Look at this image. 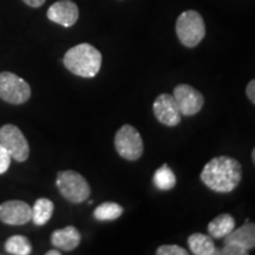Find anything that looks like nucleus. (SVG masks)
Listing matches in <instances>:
<instances>
[{
  "label": "nucleus",
  "mask_w": 255,
  "mask_h": 255,
  "mask_svg": "<svg viewBox=\"0 0 255 255\" xmlns=\"http://www.w3.org/2000/svg\"><path fill=\"white\" fill-rule=\"evenodd\" d=\"M188 245H189L191 253L195 255H214L218 252L212 238L201 233L191 234L188 238Z\"/></svg>",
  "instance_id": "obj_14"
},
{
  "label": "nucleus",
  "mask_w": 255,
  "mask_h": 255,
  "mask_svg": "<svg viewBox=\"0 0 255 255\" xmlns=\"http://www.w3.org/2000/svg\"><path fill=\"white\" fill-rule=\"evenodd\" d=\"M252 159H253V162L255 164V148L253 149V152H252Z\"/></svg>",
  "instance_id": "obj_26"
},
{
  "label": "nucleus",
  "mask_w": 255,
  "mask_h": 255,
  "mask_svg": "<svg viewBox=\"0 0 255 255\" xmlns=\"http://www.w3.org/2000/svg\"><path fill=\"white\" fill-rule=\"evenodd\" d=\"M11 155L6 150L5 146L0 143V175L7 171L9 165H11Z\"/></svg>",
  "instance_id": "obj_22"
},
{
  "label": "nucleus",
  "mask_w": 255,
  "mask_h": 255,
  "mask_svg": "<svg viewBox=\"0 0 255 255\" xmlns=\"http://www.w3.org/2000/svg\"><path fill=\"white\" fill-rule=\"evenodd\" d=\"M123 214V207L116 202H104L95 209L94 216L98 221H114Z\"/></svg>",
  "instance_id": "obj_18"
},
{
  "label": "nucleus",
  "mask_w": 255,
  "mask_h": 255,
  "mask_svg": "<svg viewBox=\"0 0 255 255\" xmlns=\"http://www.w3.org/2000/svg\"><path fill=\"white\" fill-rule=\"evenodd\" d=\"M235 228V220L229 214H221L216 216L209 222V235L214 239H223Z\"/></svg>",
  "instance_id": "obj_15"
},
{
  "label": "nucleus",
  "mask_w": 255,
  "mask_h": 255,
  "mask_svg": "<svg viewBox=\"0 0 255 255\" xmlns=\"http://www.w3.org/2000/svg\"><path fill=\"white\" fill-rule=\"evenodd\" d=\"M0 143L5 146L11 157L15 161H26L30 155V146L24 133L13 124H6L0 128Z\"/></svg>",
  "instance_id": "obj_7"
},
{
  "label": "nucleus",
  "mask_w": 255,
  "mask_h": 255,
  "mask_svg": "<svg viewBox=\"0 0 255 255\" xmlns=\"http://www.w3.org/2000/svg\"><path fill=\"white\" fill-rule=\"evenodd\" d=\"M55 206L53 202L49 199H38L32 207V221L34 225L43 226L49 221L53 214Z\"/></svg>",
  "instance_id": "obj_16"
},
{
  "label": "nucleus",
  "mask_w": 255,
  "mask_h": 255,
  "mask_svg": "<svg viewBox=\"0 0 255 255\" xmlns=\"http://www.w3.org/2000/svg\"><path fill=\"white\" fill-rule=\"evenodd\" d=\"M152 110L158 122L167 127H176L182 119V114L174 96L169 94L157 96L152 104Z\"/></svg>",
  "instance_id": "obj_9"
},
{
  "label": "nucleus",
  "mask_w": 255,
  "mask_h": 255,
  "mask_svg": "<svg viewBox=\"0 0 255 255\" xmlns=\"http://www.w3.org/2000/svg\"><path fill=\"white\" fill-rule=\"evenodd\" d=\"M81 233L73 226L57 229L51 235V242L56 248L62 251H73L81 244Z\"/></svg>",
  "instance_id": "obj_12"
},
{
  "label": "nucleus",
  "mask_w": 255,
  "mask_h": 255,
  "mask_svg": "<svg viewBox=\"0 0 255 255\" xmlns=\"http://www.w3.org/2000/svg\"><path fill=\"white\" fill-rule=\"evenodd\" d=\"M223 239H225L223 244L234 242L247 251L253 250L255 247V223L248 221L240 228L233 229L227 237Z\"/></svg>",
  "instance_id": "obj_13"
},
{
  "label": "nucleus",
  "mask_w": 255,
  "mask_h": 255,
  "mask_svg": "<svg viewBox=\"0 0 255 255\" xmlns=\"http://www.w3.org/2000/svg\"><path fill=\"white\" fill-rule=\"evenodd\" d=\"M32 219V208L24 201L12 200L0 205V221L6 225L21 226Z\"/></svg>",
  "instance_id": "obj_10"
},
{
  "label": "nucleus",
  "mask_w": 255,
  "mask_h": 255,
  "mask_svg": "<svg viewBox=\"0 0 255 255\" xmlns=\"http://www.w3.org/2000/svg\"><path fill=\"white\" fill-rule=\"evenodd\" d=\"M115 148L121 157L128 161H137L142 156L144 146L138 130L126 124L115 135Z\"/></svg>",
  "instance_id": "obj_5"
},
{
  "label": "nucleus",
  "mask_w": 255,
  "mask_h": 255,
  "mask_svg": "<svg viewBox=\"0 0 255 255\" xmlns=\"http://www.w3.org/2000/svg\"><path fill=\"white\" fill-rule=\"evenodd\" d=\"M157 255H187L188 252L184 248L176 246V245H164L157 248Z\"/></svg>",
  "instance_id": "obj_21"
},
{
  "label": "nucleus",
  "mask_w": 255,
  "mask_h": 255,
  "mask_svg": "<svg viewBox=\"0 0 255 255\" xmlns=\"http://www.w3.org/2000/svg\"><path fill=\"white\" fill-rule=\"evenodd\" d=\"M78 6L71 0H59L50 6L47 9V18L53 23L70 27L78 20Z\"/></svg>",
  "instance_id": "obj_11"
},
{
  "label": "nucleus",
  "mask_w": 255,
  "mask_h": 255,
  "mask_svg": "<svg viewBox=\"0 0 255 255\" xmlns=\"http://www.w3.org/2000/svg\"><path fill=\"white\" fill-rule=\"evenodd\" d=\"M56 184L60 194L72 203H82L90 196L91 189L88 181L77 171H59Z\"/></svg>",
  "instance_id": "obj_4"
},
{
  "label": "nucleus",
  "mask_w": 255,
  "mask_h": 255,
  "mask_svg": "<svg viewBox=\"0 0 255 255\" xmlns=\"http://www.w3.org/2000/svg\"><path fill=\"white\" fill-rule=\"evenodd\" d=\"M5 250L8 254L13 255H28L31 254L32 247L30 241L23 235H13L6 241Z\"/></svg>",
  "instance_id": "obj_19"
},
{
  "label": "nucleus",
  "mask_w": 255,
  "mask_h": 255,
  "mask_svg": "<svg viewBox=\"0 0 255 255\" xmlns=\"http://www.w3.org/2000/svg\"><path fill=\"white\" fill-rule=\"evenodd\" d=\"M246 94H247V97L250 98L252 103L255 105V79L253 81H251L248 83L247 88H246Z\"/></svg>",
  "instance_id": "obj_23"
},
{
  "label": "nucleus",
  "mask_w": 255,
  "mask_h": 255,
  "mask_svg": "<svg viewBox=\"0 0 255 255\" xmlns=\"http://www.w3.org/2000/svg\"><path fill=\"white\" fill-rule=\"evenodd\" d=\"M216 254L221 255H247L248 251L241 247L240 245L234 244V242H227L221 251L216 252Z\"/></svg>",
  "instance_id": "obj_20"
},
{
  "label": "nucleus",
  "mask_w": 255,
  "mask_h": 255,
  "mask_svg": "<svg viewBox=\"0 0 255 255\" xmlns=\"http://www.w3.org/2000/svg\"><path fill=\"white\" fill-rule=\"evenodd\" d=\"M46 255H60V252L57 251V250H52V251L47 252Z\"/></svg>",
  "instance_id": "obj_25"
},
{
  "label": "nucleus",
  "mask_w": 255,
  "mask_h": 255,
  "mask_svg": "<svg viewBox=\"0 0 255 255\" xmlns=\"http://www.w3.org/2000/svg\"><path fill=\"white\" fill-rule=\"evenodd\" d=\"M176 34L181 43L187 47L199 45L206 36V25L199 12H182L176 20Z\"/></svg>",
  "instance_id": "obj_3"
},
{
  "label": "nucleus",
  "mask_w": 255,
  "mask_h": 255,
  "mask_svg": "<svg viewBox=\"0 0 255 255\" xmlns=\"http://www.w3.org/2000/svg\"><path fill=\"white\" fill-rule=\"evenodd\" d=\"M23 1L31 7H40L45 2V0H23Z\"/></svg>",
  "instance_id": "obj_24"
},
{
  "label": "nucleus",
  "mask_w": 255,
  "mask_h": 255,
  "mask_svg": "<svg viewBox=\"0 0 255 255\" xmlns=\"http://www.w3.org/2000/svg\"><path fill=\"white\" fill-rule=\"evenodd\" d=\"M64 65L73 75L92 78L100 72L102 53L90 44L83 43L70 49L64 56Z\"/></svg>",
  "instance_id": "obj_2"
},
{
  "label": "nucleus",
  "mask_w": 255,
  "mask_h": 255,
  "mask_svg": "<svg viewBox=\"0 0 255 255\" xmlns=\"http://www.w3.org/2000/svg\"><path fill=\"white\" fill-rule=\"evenodd\" d=\"M31 97L28 83L12 72L0 73V98L11 104H23Z\"/></svg>",
  "instance_id": "obj_6"
},
{
  "label": "nucleus",
  "mask_w": 255,
  "mask_h": 255,
  "mask_svg": "<svg viewBox=\"0 0 255 255\" xmlns=\"http://www.w3.org/2000/svg\"><path fill=\"white\" fill-rule=\"evenodd\" d=\"M174 98L183 116H194L205 104V97L199 90L188 84H180L174 89Z\"/></svg>",
  "instance_id": "obj_8"
},
{
  "label": "nucleus",
  "mask_w": 255,
  "mask_h": 255,
  "mask_svg": "<svg viewBox=\"0 0 255 255\" xmlns=\"http://www.w3.org/2000/svg\"><path fill=\"white\" fill-rule=\"evenodd\" d=\"M200 178L210 190L227 194L240 184L242 167L238 159L229 156H218L205 165Z\"/></svg>",
  "instance_id": "obj_1"
},
{
  "label": "nucleus",
  "mask_w": 255,
  "mask_h": 255,
  "mask_svg": "<svg viewBox=\"0 0 255 255\" xmlns=\"http://www.w3.org/2000/svg\"><path fill=\"white\" fill-rule=\"evenodd\" d=\"M152 181L157 189L164 191L171 190L176 184V177H175L174 171L167 164H163L155 171Z\"/></svg>",
  "instance_id": "obj_17"
}]
</instances>
